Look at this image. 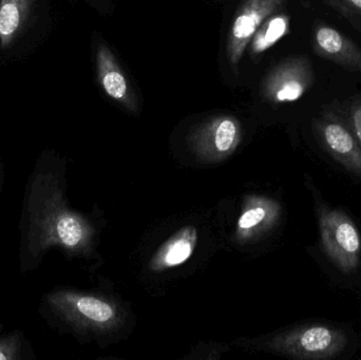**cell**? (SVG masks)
<instances>
[{"label":"cell","instance_id":"12","mask_svg":"<svg viewBox=\"0 0 361 360\" xmlns=\"http://www.w3.org/2000/svg\"><path fill=\"white\" fill-rule=\"evenodd\" d=\"M197 242V232L195 226L180 228L158 249L150 262V268L159 272L180 266L191 257Z\"/></svg>","mask_w":361,"mask_h":360},{"label":"cell","instance_id":"2","mask_svg":"<svg viewBox=\"0 0 361 360\" xmlns=\"http://www.w3.org/2000/svg\"><path fill=\"white\" fill-rule=\"evenodd\" d=\"M37 313L50 329L75 336L104 331L116 318V309L107 300L61 285L42 294Z\"/></svg>","mask_w":361,"mask_h":360},{"label":"cell","instance_id":"16","mask_svg":"<svg viewBox=\"0 0 361 360\" xmlns=\"http://www.w3.org/2000/svg\"><path fill=\"white\" fill-rule=\"evenodd\" d=\"M348 125L361 146V101L354 104L350 109Z\"/></svg>","mask_w":361,"mask_h":360},{"label":"cell","instance_id":"18","mask_svg":"<svg viewBox=\"0 0 361 360\" xmlns=\"http://www.w3.org/2000/svg\"><path fill=\"white\" fill-rule=\"evenodd\" d=\"M4 180H6V167H4V163L0 159V196H1L2 190H4Z\"/></svg>","mask_w":361,"mask_h":360},{"label":"cell","instance_id":"7","mask_svg":"<svg viewBox=\"0 0 361 360\" xmlns=\"http://www.w3.org/2000/svg\"><path fill=\"white\" fill-rule=\"evenodd\" d=\"M284 2L286 0H244L227 38V59L233 71L237 72L238 66L257 30Z\"/></svg>","mask_w":361,"mask_h":360},{"label":"cell","instance_id":"11","mask_svg":"<svg viewBox=\"0 0 361 360\" xmlns=\"http://www.w3.org/2000/svg\"><path fill=\"white\" fill-rule=\"evenodd\" d=\"M314 50L319 56L352 71H361V50L347 36L328 25H318L314 32Z\"/></svg>","mask_w":361,"mask_h":360},{"label":"cell","instance_id":"8","mask_svg":"<svg viewBox=\"0 0 361 360\" xmlns=\"http://www.w3.org/2000/svg\"><path fill=\"white\" fill-rule=\"evenodd\" d=\"M320 139L329 154L350 173L361 178V146L349 125L328 114L317 124Z\"/></svg>","mask_w":361,"mask_h":360},{"label":"cell","instance_id":"10","mask_svg":"<svg viewBox=\"0 0 361 360\" xmlns=\"http://www.w3.org/2000/svg\"><path fill=\"white\" fill-rule=\"evenodd\" d=\"M95 63L97 78L104 92L127 109L135 111L137 105L130 84L114 53L104 42L97 44Z\"/></svg>","mask_w":361,"mask_h":360},{"label":"cell","instance_id":"13","mask_svg":"<svg viewBox=\"0 0 361 360\" xmlns=\"http://www.w3.org/2000/svg\"><path fill=\"white\" fill-rule=\"evenodd\" d=\"M290 32V17L286 14L269 16L257 30L250 40V51L254 56L262 54L277 44Z\"/></svg>","mask_w":361,"mask_h":360},{"label":"cell","instance_id":"5","mask_svg":"<svg viewBox=\"0 0 361 360\" xmlns=\"http://www.w3.org/2000/svg\"><path fill=\"white\" fill-rule=\"evenodd\" d=\"M343 330L326 325L299 328L276 338L273 347L278 352L299 359H330L347 346Z\"/></svg>","mask_w":361,"mask_h":360},{"label":"cell","instance_id":"15","mask_svg":"<svg viewBox=\"0 0 361 360\" xmlns=\"http://www.w3.org/2000/svg\"><path fill=\"white\" fill-rule=\"evenodd\" d=\"M278 211H279V209H278L277 204L263 201L260 204L255 205L244 211L240 217L238 226L240 230H248L257 228L261 224L269 225L277 219Z\"/></svg>","mask_w":361,"mask_h":360},{"label":"cell","instance_id":"9","mask_svg":"<svg viewBox=\"0 0 361 360\" xmlns=\"http://www.w3.org/2000/svg\"><path fill=\"white\" fill-rule=\"evenodd\" d=\"M241 139V125L231 116H219L204 123L192 135L193 145L202 154L223 158L233 151Z\"/></svg>","mask_w":361,"mask_h":360},{"label":"cell","instance_id":"1","mask_svg":"<svg viewBox=\"0 0 361 360\" xmlns=\"http://www.w3.org/2000/svg\"><path fill=\"white\" fill-rule=\"evenodd\" d=\"M17 228L23 276L38 270L53 249L67 258L91 253L94 228L88 217L70 207L66 162L54 149L47 148L36 158L23 190Z\"/></svg>","mask_w":361,"mask_h":360},{"label":"cell","instance_id":"4","mask_svg":"<svg viewBox=\"0 0 361 360\" xmlns=\"http://www.w3.org/2000/svg\"><path fill=\"white\" fill-rule=\"evenodd\" d=\"M320 238L326 255L345 273L358 268L361 256V237L354 222L341 209L322 205L318 209Z\"/></svg>","mask_w":361,"mask_h":360},{"label":"cell","instance_id":"3","mask_svg":"<svg viewBox=\"0 0 361 360\" xmlns=\"http://www.w3.org/2000/svg\"><path fill=\"white\" fill-rule=\"evenodd\" d=\"M51 0H0V61L31 53L50 27Z\"/></svg>","mask_w":361,"mask_h":360},{"label":"cell","instance_id":"14","mask_svg":"<svg viewBox=\"0 0 361 360\" xmlns=\"http://www.w3.org/2000/svg\"><path fill=\"white\" fill-rule=\"evenodd\" d=\"M33 344L25 332L13 330L0 334V360H36Z\"/></svg>","mask_w":361,"mask_h":360},{"label":"cell","instance_id":"6","mask_svg":"<svg viewBox=\"0 0 361 360\" xmlns=\"http://www.w3.org/2000/svg\"><path fill=\"white\" fill-rule=\"evenodd\" d=\"M314 82L313 66L303 56L286 59L274 68L262 84V95L271 104L298 101Z\"/></svg>","mask_w":361,"mask_h":360},{"label":"cell","instance_id":"19","mask_svg":"<svg viewBox=\"0 0 361 360\" xmlns=\"http://www.w3.org/2000/svg\"><path fill=\"white\" fill-rule=\"evenodd\" d=\"M92 1H93V0H92Z\"/></svg>","mask_w":361,"mask_h":360},{"label":"cell","instance_id":"17","mask_svg":"<svg viewBox=\"0 0 361 360\" xmlns=\"http://www.w3.org/2000/svg\"><path fill=\"white\" fill-rule=\"evenodd\" d=\"M335 4H338L341 8H345V10L361 14V0H335Z\"/></svg>","mask_w":361,"mask_h":360}]
</instances>
